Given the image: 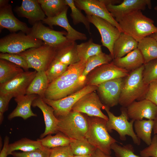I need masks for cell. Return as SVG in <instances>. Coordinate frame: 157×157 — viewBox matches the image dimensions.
I'll use <instances>...</instances> for the list:
<instances>
[{
    "label": "cell",
    "mask_w": 157,
    "mask_h": 157,
    "mask_svg": "<svg viewBox=\"0 0 157 157\" xmlns=\"http://www.w3.org/2000/svg\"><path fill=\"white\" fill-rule=\"evenodd\" d=\"M86 62L80 60L69 65L66 71L49 83L44 97L52 100L66 97L86 85L87 77L82 76Z\"/></svg>",
    "instance_id": "obj_1"
},
{
    "label": "cell",
    "mask_w": 157,
    "mask_h": 157,
    "mask_svg": "<svg viewBox=\"0 0 157 157\" xmlns=\"http://www.w3.org/2000/svg\"><path fill=\"white\" fill-rule=\"evenodd\" d=\"M154 21L143 14L141 10L134 11L124 16L119 22L124 32L138 42L157 32Z\"/></svg>",
    "instance_id": "obj_2"
},
{
    "label": "cell",
    "mask_w": 157,
    "mask_h": 157,
    "mask_svg": "<svg viewBox=\"0 0 157 157\" xmlns=\"http://www.w3.org/2000/svg\"><path fill=\"white\" fill-rule=\"evenodd\" d=\"M143 65L139 68L129 72L124 78L119 104L122 107L126 108L136 100L145 99L148 85L143 80Z\"/></svg>",
    "instance_id": "obj_3"
},
{
    "label": "cell",
    "mask_w": 157,
    "mask_h": 157,
    "mask_svg": "<svg viewBox=\"0 0 157 157\" xmlns=\"http://www.w3.org/2000/svg\"><path fill=\"white\" fill-rule=\"evenodd\" d=\"M89 120V127L85 139L96 149L110 155L111 145L118 142L109 134L106 126L107 120L95 117Z\"/></svg>",
    "instance_id": "obj_4"
},
{
    "label": "cell",
    "mask_w": 157,
    "mask_h": 157,
    "mask_svg": "<svg viewBox=\"0 0 157 157\" xmlns=\"http://www.w3.org/2000/svg\"><path fill=\"white\" fill-rule=\"evenodd\" d=\"M57 118L58 132L72 140L85 139L89 127V120L82 113L71 111L66 115Z\"/></svg>",
    "instance_id": "obj_5"
},
{
    "label": "cell",
    "mask_w": 157,
    "mask_h": 157,
    "mask_svg": "<svg viewBox=\"0 0 157 157\" xmlns=\"http://www.w3.org/2000/svg\"><path fill=\"white\" fill-rule=\"evenodd\" d=\"M103 109L105 110L108 115V119L106 126L109 133L114 130L119 134L120 140H126V136L128 135L131 137L135 144L138 145L140 144V140L137 137L133 129L135 121L132 119L130 122L128 121L129 118L126 108L122 107L121 113L118 116H115L110 111L109 107L106 106L104 105Z\"/></svg>",
    "instance_id": "obj_6"
},
{
    "label": "cell",
    "mask_w": 157,
    "mask_h": 157,
    "mask_svg": "<svg viewBox=\"0 0 157 157\" xmlns=\"http://www.w3.org/2000/svg\"><path fill=\"white\" fill-rule=\"evenodd\" d=\"M44 44L21 31L12 33L0 39L1 53L18 54L28 49L39 47Z\"/></svg>",
    "instance_id": "obj_7"
},
{
    "label": "cell",
    "mask_w": 157,
    "mask_h": 157,
    "mask_svg": "<svg viewBox=\"0 0 157 157\" xmlns=\"http://www.w3.org/2000/svg\"><path fill=\"white\" fill-rule=\"evenodd\" d=\"M56 49L44 43L17 54L26 60L29 68L38 72L46 71L55 58Z\"/></svg>",
    "instance_id": "obj_8"
},
{
    "label": "cell",
    "mask_w": 157,
    "mask_h": 157,
    "mask_svg": "<svg viewBox=\"0 0 157 157\" xmlns=\"http://www.w3.org/2000/svg\"><path fill=\"white\" fill-rule=\"evenodd\" d=\"M67 32L50 29L43 24L42 22H37L30 28L27 34L43 41L45 44L57 49L69 41L66 37Z\"/></svg>",
    "instance_id": "obj_9"
},
{
    "label": "cell",
    "mask_w": 157,
    "mask_h": 157,
    "mask_svg": "<svg viewBox=\"0 0 157 157\" xmlns=\"http://www.w3.org/2000/svg\"><path fill=\"white\" fill-rule=\"evenodd\" d=\"M97 86L86 85L76 92L58 100H52L44 97L42 99L45 103L53 108L54 114L58 118L67 115L80 99L88 93L97 90Z\"/></svg>",
    "instance_id": "obj_10"
},
{
    "label": "cell",
    "mask_w": 157,
    "mask_h": 157,
    "mask_svg": "<svg viewBox=\"0 0 157 157\" xmlns=\"http://www.w3.org/2000/svg\"><path fill=\"white\" fill-rule=\"evenodd\" d=\"M87 76L86 85L98 86L110 80L124 78L127 76L130 72L117 67L112 62L99 66Z\"/></svg>",
    "instance_id": "obj_11"
},
{
    "label": "cell",
    "mask_w": 157,
    "mask_h": 157,
    "mask_svg": "<svg viewBox=\"0 0 157 157\" xmlns=\"http://www.w3.org/2000/svg\"><path fill=\"white\" fill-rule=\"evenodd\" d=\"M86 16L90 22L93 24L99 31L103 46L108 49L113 59V45L121 32L116 27L106 20L94 16Z\"/></svg>",
    "instance_id": "obj_12"
},
{
    "label": "cell",
    "mask_w": 157,
    "mask_h": 157,
    "mask_svg": "<svg viewBox=\"0 0 157 157\" xmlns=\"http://www.w3.org/2000/svg\"><path fill=\"white\" fill-rule=\"evenodd\" d=\"M37 72L36 70L24 71L7 82L0 83V94H8L15 98L26 94L27 88Z\"/></svg>",
    "instance_id": "obj_13"
},
{
    "label": "cell",
    "mask_w": 157,
    "mask_h": 157,
    "mask_svg": "<svg viewBox=\"0 0 157 157\" xmlns=\"http://www.w3.org/2000/svg\"><path fill=\"white\" fill-rule=\"evenodd\" d=\"M104 105L94 91L88 93L80 99L72 107V110L84 113L91 117L101 118L107 120L108 116L101 110Z\"/></svg>",
    "instance_id": "obj_14"
},
{
    "label": "cell",
    "mask_w": 157,
    "mask_h": 157,
    "mask_svg": "<svg viewBox=\"0 0 157 157\" xmlns=\"http://www.w3.org/2000/svg\"><path fill=\"white\" fill-rule=\"evenodd\" d=\"M76 6L83 10L87 15L95 16L106 20L116 27L122 33V31L106 8L104 0H74Z\"/></svg>",
    "instance_id": "obj_15"
},
{
    "label": "cell",
    "mask_w": 157,
    "mask_h": 157,
    "mask_svg": "<svg viewBox=\"0 0 157 157\" xmlns=\"http://www.w3.org/2000/svg\"><path fill=\"white\" fill-rule=\"evenodd\" d=\"M7 0H0V29L6 28L11 33L20 31L27 34L30 28L14 15L12 6Z\"/></svg>",
    "instance_id": "obj_16"
},
{
    "label": "cell",
    "mask_w": 157,
    "mask_h": 157,
    "mask_svg": "<svg viewBox=\"0 0 157 157\" xmlns=\"http://www.w3.org/2000/svg\"><path fill=\"white\" fill-rule=\"evenodd\" d=\"M124 78L114 79L98 86L97 90L104 105L112 107L119 104Z\"/></svg>",
    "instance_id": "obj_17"
},
{
    "label": "cell",
    "mask_w": 157,
    "mask_h": 157,
    "mask_svg": "<svg viewBox=\"0 0 157 157\" xmlns=\"http://www.w3.org/2000/svg\"><path fill=\"white\" fill-rule=\"evenodd\" d=\"M106 8L118 23L126 15L136 10H144L146 7L151 9L150 0H124L120 4H105Z\"/></svg>",
    "instance_id": "obj_18"
},
{
    "label": "cell",
    "mask_w": 157,
    "mask_h": 157,
    "mask_svg": "<svg viewBox=\"0 0 157 157\" xmlns=\"http://www.w3.org/2000/svg\"><path fill=\"white\" fill-rule=\"evenodd\" d=\"M126 108L131 120H141L145 118L154 120L157 117V106L145 99L134 101Z\"/></svg>",
    "instance_id": "obj_19"
},
{
    "label": "cell",
    "mask_w": 157,
    "mask_h": 157,
    "mask_svg": "<svg viewBox=\"0 0 157 157\" xmlns=\"http://www.w3.org/2000/svg\"><path fill=\"white\" fill-rule=\"evenodd\" d=\"M32 106L38 107L42 112L45 124V129L43 133L40 136L43 138L49 134L56 133L58 130V119L55 116L53 108L45 103L42 98L39 96L33 101Z\"/></svg>",
    "instance_id": "obj_20"
},
{
    "label": "cell",
    "mask_w": 157,
    "mask_h": 157,
    "mask_svg": "<svg viewBox=\"0 0 157 157\" xmlns=\"http://www.w3.org/2000/svg\"><path fill=\"white\" fill-rule=\"evenodd\" d=\"M68 8L57 16L46 17L42 22V23L48 25L51 28L53 26H58L63 28L67 32L66 37L70 41L86 40L87 38L86 34L77 31L70 24L67 17Z\"/></svg>",
    "instance_id": "obj_21"
},
{
    "label": "cell",
    "mask_w": 157,
    "mask_h": 157,
    "mask_svg": "<svg viewBox=\"0 0 157 157\" xmlns=\"http://www.w3.org/2000/svg\"><path fill=\"white\" fill-rule=\"evenodd\" d=\"M15 9L19 16L26 18L32 25L46 18L38 0H23L21 5Z\"/></svg>",
    "instance_id": "obj_22"
},
{
    "label": "cell",
    "mask_w": 157,
    "mask_h": 157,
    "mask_svg": "<svg viewBox=\"0 0 157 157\" xmlns=\"http://www.w3.org/2000/svg\"><path fill=\"white\" fill-rule=\"evenodd\" d=\"M39 96L36 94H25L18 96L14 100L17 103L16 108L8 116V119L11 120L16 117H20L26 119L37 115L32 111L31 107L34 100Z\"/></svg>",
    "instance_id": "obj_23"
},
{
    "label": "cell",
    "mask_w": 157,
    "mask_h": 157,
    "mask_svg": "<svg viewBox=\"0 0 157 157\" xmlns=\"http://www.w3.org/2000/svg\"><path fill=\"white\" fill-rule=\"evenodd\" d=\"M112 62L117 67L129 72L144 64L142 56L137 48L122 57L114 59Z\"/></svg>",
    "instance_id": "obj_24"
},
{
    "label": "cell",
    "mask_w": 157,
    "mask_h": 157,
    "mask_svg": "<svg viewBox=\"0 0 157 157\" xmlns=\"http://www.w3.org/2000/svg\"><path fill=\"white\" fill-rule=\"evenodd\" d=\"M138 43L131 36L122 32L113 45L114 59L122 57L137 49Z\"/></svg>",
    "instance_id": "obj_25"
},
{
    "label": "cell",
    "mask_w": 157,
    "mask_h": 157,
    "mask_svg": "<svg viewBox=\"0 0 157 157\" xmlns=\"http://www.w3.org/2000/svg\"><path fill=\"white\" fill-rule=\"evenodd\" d=\"M77 45L75 41H69L56 49L55 58L68 66L78 62L80 60L77 54Z\"/></svg>",
    "instance_id": "obj_26"
},
{
    "label": "cell",
    "mask_w": 157,
    "mask_h": 157,
    "mask_svg": "<svg viewBox=\"0 0 157 157\" xmlns=\"http://www.w3.org/2000/svg\"><path fill=\"white\" fill-rule=\"evenodd\" d=\"M49 83L45 72H38L28 87L26 94H35L44 97Z\"/></svg>",
    "instance_id": "obj_27"
},
{
    "label": "cell",
    "mask_w": 157,
    "mask_h": 157,
    "mask_svg": "<svg viewBox=\"0 0 157 157\" xmlns=\"http://www.w3.org/2000/svg\"><path fill=\"white\" fill-rule=\"evenodd\" d=\"M137 48L142 56L144 64L157 59V43L151 36L146 37L138 42Z\"/></svg>",
    "instance_id": "obj_28"
},
{
    "label": "cell",
    "mask_w": 157,
    "mask_h": 157,
    "mask_svg": "<svg viewBox=\"0 0 157 157\" xmlns=\"http://www.w3.org/2000/svg\"><path fill=\"white\" fill-rule=\"evenodd\" d=\"M154 124V120L150 119L136 120L134 123L133 127L137 136L148 146L151 142V135Z\"/></svg>",
    "instance_id": "obj_29"
},
{
    "label": "cell",
    "mask_w": 157,
    "mask_h": 157,
    "mask_svg": "<svg viewBox=\"0 0 157 157\" xmlns=\"http://www.w3.org/2000/svg\"><path fill=\"white\" fill-rule=\"evenodd\" d=\"M47 17L57 16L69 6L65 0H38Z\"/></svg>",
    "instance_id": "obj_30"
},
{
    "label": "cell",
    "mask_w": 157,
    "mask_h": 157,
    "mask_svg": "<svg viewBox=\"0 0 157 157\" xmlns=\"http://www.w3.org/2000/svg\"><path fill=\"white\" fill-rule=\"evenodd\" d=\"M24 72L22 68L16 64L0 59V83L7 82Z\"/></svg>",
    "instance_id": "obj_31"
},
{
    "label": "cell",
    "mask_w": 157,
    "mask_h": 157,
    "mask_svg": "<svg viewBox=\"0 0 157 157\" xmlns=\"http://www.w3.org/2000/svg\"><path fill=\"white\" fill-rule=\"evenodd\" d=\"M101 47L94 43L92 38L86 42L77 44V50L80 60L87 61L90 57L101 53Z\"/></svg>",
    "instance_id": "obj_32"
},
{
    "label": "cell",
    "mask_w": 157,
    "mask_h": 157,
    "mask_svg": "<svg viewBox=\"0 0 157 157\" xmlns=\"http://www.w3.org/2000/svg\"><path fill=\"white\" fill-rule=\"evenodd\" d=\"M43 146L41 142L27 138H23L9 145L8 155H11L12 152L17 150L22 152H28L38 149H42Z\"/></svg>",
    "instance_id": "obj_33"
},
{
    "label": "cell",
    "mask_w": 157,
    "mask_h": 157,
    "mask_svg": "<svg viewBox=\"0 0 157 157\" xmlns=\"http://www.w3.org/2000/svg\"><path fill=\"white\" fill-rule=\"evenodd\" d=\"M37 140L40 141L42 146L49 149L69 145L72 140L64 134L58 132L54 135L49 134L45 137Z\"/></svg>",
    "instance_id": "obj_34"
},
{
    "label": "cell",
    "mask_w": 157,
    "mask_h": 157,
    "mask_svg": "<svg viewBox=\"0 0 157 157\" xmlns=\"http://www.w3.org/2000/svg\"><path fill=\"white\" fill-rule=\"evenodd\" d=\"M113 59L110 54L101 53L90 57L87 60L82 76L87 77L90 73L97 67L112 62Z\"/></svg>",
    "instance_id": "obj_35"
},
{
    "label": "cell",
    "mask_w": 157,
    "mask_h": 157,
    "mask_svg": "<svg viewBox=\"0 0 157 157\" xmlns=\"http://www.w3.org/2000/svg\"><path fill=\"white\" fill-rule=\"evenodd\" d=\"M69 145L74 155H92L97 149L86 139L72 140Z\"/></svg>",
    "instance_id": "obj_36"
},
{
    "label": "cell",
    "mask_w": 157,
    "mask_h": 157,
    "mask_svg": "<svg viewBox=\"0 0 157 157\" xmlns=\"http://www.w3.org/2000/svg\"><path fill=\"white\" fill-rule=\"evenodd\" d=\"M65 3L71 10L70 16L74 25L83 24L89 33H90V23L86 16L76 6L74 0H65Z\"/></svg>",
    "instance_id": "obj_37"
},
{
    "label": "cell",
    "mask_w": 157,
    "mask_h": 157,
    "mask_svg": "<svg viewBox=\"0 0 157 157\" xmlns=\"http://www.w3.org/2000/svg\"><path fill=\"white\" fill-rule=\"evenodd\" d=\"M68 66L54 58L45 71L49 83L63 74L67 70Z\"/></svg>",
    "instance_id": "obj_38"
},
{
    "label": "cell",
    "mask_w": 157,
    "mask_h": 157,
    "mask_svg": "<svg viewBox=\"0 0 157 157\" xmlns=\"http://www.w3.org/2000/svg\"><path fill=\"white\" fill-rule=\"evenodd\" d=\"M143 80L144 83L148 85L151 82L157 80V59L144 64Z\"/></svg>",
    "instance_id": "obj_39"
},
{
    "label": "cell",
    "mask_w": 157,
    "mask_h": 157,
    "mask_svg": "<svg viewBox=\"0 0 157 157\" xmlns=\"http://www.w3.org/2000/svg\"><path fill=\"white\" fill-rule=\"evenodd\" d=\"M111 148L117 157H142L134 153V148L131 144L122 146L115 143L111 145Z\"/></svg>",
    "instance_id": "obj_40"
},
{
    "label": "cell",
    "mask_w": 157,
    "mask_h": 157,
    "mask_svg": "<svg viewBox=\"0 0 157 157\" xmlns=\"http://www.w3.org/2000/svg\"><path fill=\"white\" fill-rule=\"evenodd\" d=\"M51 149L44 147L28 152L14 151L11 155L13 157H49Z\"/></svg>",
    "instance_id": "obj_41"
},
{
    "label": "cell",
    "mask_w": 157,
    "mask_h": 157,
    "mask_svg": "<svg viewBox=\"0 0 157 157\" xmlns=\"http://www.w3.org/2000/svg\"><path fill=\"white\" fill-rule=\"evenodd\" d=\"M0 59L5 60L16 64L24 69L25 71H28L29 69L25 59L18 54L0 53Z\"/></svg>",
    "instance_id": "obj_42"
},
{
    "label": "cell",
    "mask_w": 157,
    "mask_h": 157,
    "mask_svg": "<svg viewBox=\"0 0 157 157\" xmlns=\"http://www.w3.org/2000/svg\"><path fill=\"white\" fill-rule=\"evenodd\" d=\"M74 155L69 145L51 149L49 157H73Z\"/></svg>",
    "instance_id": "obj_43"
},
{
    "label": "cell",
    "mask_w": 157,
    "mask_h": 157,
    "mask_svg": "<svg viewBox=\"0 0 157 157\" xmlns=\"http://www.w3.org/2000/svg\"><path fill=\"white\" fill-rule=\"evenodd\" d=\"M142 157H157V134H154L151 144L140 152Z\"/></svg>",
    "instance_id": "obj_44"
},
{
    "label": "cell",
    "mask_w": 157,
    "mask_h": 157,
    "mask_svg": "<svg viewBox=\"0 0 157 157\" xmlns=\"http://www.w3.org/2000/svg\"><path fill=\"white\" fill-rule=\"evenodd\" d=\"M13 97L8 94H0V123L3 120V114L8 109L9 102Z\"/></svg>",
    "instance_id": "obj_45"
},
{
    "label": "cell",
    "mask_w": 157,
    "mask_h": 157,
    "mask_svg": "<svg viewBox=\"0 0 157 157\" xmlns=\"http://www.w3.org/2000/svg\"><path fill=\"white\" fill-rule=\"evenodd\" d=\"M144 99L157 106V80L152 81L149 84Z\"/></svg>",
    "instance_id": "obj_46"
},
{
    "label": "cell",
    "mask_w": 157,
    "mask_h": 157,
    "mask_svg": "<svg viewBox=\"0 0 157 157\" xmlns=\"http://www.w3.org/2000/svg\"><path fill=\"white\" fill-rule=\"evenodd\" d=\"M9 140V137L7 135L6 136L4 139L3 145L0 152V157H7L8 155Z\"/></svg>",
    "instance_id": "obj_47"
},
{
    "label": "cell",
    "mask_w": 157,
    "mask_h": 157,
    "mask_svg": "<svg viewBox=\"0 0 157 157\" xmlns=\"http://www.w3.org/2000/svg\"><path fill=\"white\" fill-rule=\"evenodd\" d=\"M92 157H113L110 155L106 154L99 149H97L94 152L92 155Z\"/></svg>",
    "instance_id": "obj_48"
},
{
    "label": "cell",
    "mask_w": 157,
    "mask_h": 157,
    "mask_svg": "<svg viewBox=\"0 0 157 157\" xmlns=\"http://www.w3.org/2000/svg\"><path fill=\"white\" fill-rule=\"evenodd\" d=\"M154 124L153 131L154 134H157V117L154 120Z\"/></svg>",
    "instance_id": "obj_49"
},
{
    "label": "cell",
    "mask_w": 157,
    "mask_h": 157,
    "mask_svg": "<svg viewBox=\"0 0 157 157\" xmlns=\"http://www.w3.org/2000/svg\"><path fill=\"white\" fill-rule=\"evenodd\" d=\"M73 157H92V155H74Z\"/></svg>",
    "instance_id": "obj_50"
},
{
    "label": "cell",
    "mask_w": 157,
    "mask_h": 157,
    "mask_svg": "<svg viewBox=\"0 0 157 157\" xmlns=\"http://www.w3.org/2000/svg\"><path fill=\"white\" fill-rule=\"evenodd\" d=\"M151 36L155 40L157 43V32L153 33Z\"/></svg>",
    "instance_id": "obj_51"
},
{
    "label": "cell",
    "mask_w": 157,
    "mask_h": 157,
    "mask_svg": "<svg viewBox=\"0 0 157 157\" xmlns=\"http://www.w3.org/2000/svg\"><path fill=\"white\" fill-rule=\"evenodd\" d=\"M154 9L155 10L157 11V5L155 6Z\"/></svg>",
    "instance_id": "obj_52"
}]
</instances>
